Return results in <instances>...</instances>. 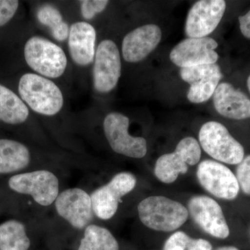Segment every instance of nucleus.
Instances as JSON below:
<instances>
[{
  "label": "nucleus",
  "mask_w": 250,
  "mask_h": 250,
  "mask_svg": "<svg viewBox=\"0 0 250 250\" xmlns=\"http://www.w3.org/2000/svg\"><path fill=\"white\" fill-rule=\"evenodd\" d=\"M18 89L22 101L39 114L54 116L63 106L62 90L52 81L41 75L24 74L20 79Z\"/></svg>",
  "instance_id": "obj_1"
},
{
  "label": "nucleus",
  "mask_w": 250,
  "mask_h": 250,
  "mask_svg": "<svg viewBox=\"0 0 250 250\" xmlns=\"http://www.w3.org/2000/svg\"><path fill=\"white\" fill-rule=\"evenodd\" d=\"M143 225L156 231H174L187 221L188 211L182 204L167 197L152 196L144 199L138 206Z\"/></svg>",
  "instance_id": "obj_2"
},
{
  "label": "nucleus",
  "mask_w": 250,
  "mask_h": 250,
  "mask_svg": "<svg viewBox=\"0 0 250 250\" xmlns=\"http://www.w3.org/2000/svg\"><path fill=\"white\" fill-rule=\"evenodd\" d=\"M24 57L29 67L47 78L62 76L67 67L66 55L62 48L39 36H33L26 42Z\"/></svg>",
  "instance_id": "obj_3"
},
{
  "label": "nucleus",
  "mask_w": 250,
  "mask_h": 250,
  "mask_svg": "<svg viewBox=\"0 0 250 250\" xmlns=\"http://www.w3.org/2000/svg\"><path fill=\"white\" fill-rule=\"evenodd\" d=\"M199 141L206 153L215 160L238 165L245 157L243 146L221 123L209 121L202 125Z\"/></svg>",
  "instance_id": "obj_4"
},
{
  "label": "nucleus",
  "mask_w": 250,
  "mask_h": 250,
  "mask_svg": "<svg viewBox=\"0 0 250 250\" xmlns=\"http://www.w3.org/2000/svg\"><path fill=\"white\" fill-rule=\"evenodd\" d=\"M201 154V148L196 139L184 138L179 141L174 152L164 154L158 159L154 174L163 183H172L179 174L187 173L188 166L198 164Z\"/></svg>",
  "instance_id": "obj_5"
},
{
  "label": "nucleus",
  "mask_w": 250,
  "mask_h": 250,
  "mask_svg": "<svg viewBox=\"0 0 250 250\" xmlns=\"http://www.w3.org/2000/svg\"><path fill=\"white\" fill-rule=\"evenodd\" d=\"M103 126L105 136L115 152L134 159H141L147 154V141L129 134V119L123 113L108 114Z\"/></svg>",
  "instance_id": "obj_6"
},
{
  "label": "nucleus",
  "mask_w": 250,
  "mask_h": 250,
  "mask_svg": "<svg viewBox=\"0 0 250 250\" xmlns=\"http://www.w3.org/2000/svg\"><path fill=\"white\" fill-rule=\"evenodd\" d=\"M9 186L18 193L31 195L36 203L44 207L52 205L59 196V179L47 170L17 174L10 178Z\"/></svg>",
  "instance_id": "obj_7"
},
{
  "label": "nucleus",
  "mask_w": 250,
  "mask_h": 250,
  "mask_svg": "<svg viewBox=\"0 0 250 250\" xmlns=\"http://www.w3.org/2000/svg\"><path fill=\"white\" fill-rule=\"evenodd\" d=\"M121 54L111 40L100 42L95 52L93 83L99 93H109L116 88L121 76Z\"/></svg>",
  "instance_id": "obj_8"
},
{
  "label": "nucleus",
  "mask_w": 250,
  "mask_h": 250,
  "mask_svg": "<svg viewBox=\"0 0 250 250\" xmlns=\"http://www.w3.org/2000/svg\"><path fill=\"white\" fill-rule=\"evenodd\" d=\"M136 179L129 172L116 174L106 185L99 188L91 194L92 206L95 214L102 220H109L118 210L121 197L136 187Z\"/></svg>",
  "instance_id": "obj_9"
},
{
  "label": "nucleus",
  "mask_w": 250,
  "mask_h": 250,
  "mask_svg": "<svg viewBox=\"0 0 250 250\" xmlns=\"http://www.w3.org/2000/svg\"><path fill=\"white\" fill-rule=\"evenodd\" d=\"M197 177L202 187L208 192L226 200H233L240 191L236 175L226 166L212 160L200 163Z\"/></svg>",
  "instance_id": "obj_10"
},
{
  "label": "nucleus",
  "mask_w": 250,
  "mask_h": 250,
  "mask_svg": "<svg viewBox=\"0 0 250 250\" xmlns=\"http://www.w3.org/2000/svg\"><path fill=\"white\" fill-rule=\"evenodd\" d=\"M223 0H200L188 14L185 33L188 38L207 37L220 24L226 10Z\"/></svg>",
  "instance_id": "obj_11"
},
{
  "label": "nucleus",
  "mask_w": 250,
  "mask_h": 250,
  "mask_svg": "<svg viewBox=\"0 0 250 250\" xmlns=\"http://www.w3.org/2000/svg\"><path fill=\"white\" fill-rule=\"evenodd\" d=\"M217 41L210 37L187 38L174 46L170 54L171 62L181 68L203 64L216 63Z\"/></svg>",
  "instance_id": "obj_12"
},
{
  "label": "nucleus",
  "mask_w": 250,
  "mask_h": 250,
  "mask_svg": "<svg viewBox=\"0 0 250 250\" xmlns=\"http://www.w3.org/2000/svg\"><path fill=\"white\" fill-rule=\"evenodd\" d=\"M189 212L195 222L207 233L225 239L230 234L228 224L221 207L209 197L195 196L188 203Z\"/></svg>",
  "instance_id": "obj_13"
},
{
  "label": "nucleus",
  "mask_w": 250,
  "mask_h": 250,
  "mask_svg": "<svg viewBox=\"0 0 250 250\" xmlns=\"http://www.w3.org/2000/svg\"><path fill=\"white\" fill-rule=\"evenodd\" d=\"M57 213L73 228L82 229L93 219L91 197L82 189L64 190L55 202Z\"/></svg>",
  "instance_id": "obj_14"
},
{
  "label": "nucleus",
  "mask_w": 250,
  "mask_h": 250,
  "mask_svg": "<svg viewBox=\"0 0 250 250\" xmlns=\"http://www.w3.org/2000/svg\"><path fill=\"white\" fill-rule=\"evenodd\" d=\"M162 31L154 24H145L125 36L122 43L123 58L126 62L144 60L160 43Z\"/></svg>",
  "instance_id": "obj_15"
},
{
  "label": "nucleus",
  "mask_w": 250,
  "mask_h": 250,
  "mask_svg": "<svg viewBox=\"0 0 250 250\" xmlns=\"http://www.w3.org/2000/svg\"><path fill=\"white\" fill-rule=\"evenodd\" d=\"M213 101L215 110L225 118L238 121L250 118V99L231 83H219Z\"/></svg>",
  "instance_id": "obj_16"
},
{
  "label": "nucleus",
  "mask_w": 250,
  "mask_h": 250,
  "mask_svg": "<svg viewBox=\"0 0 250 250\" xmlns=\"http://www.w3.org/2000/svg\"><path fill=\"white\" fill-rule=\"evenodd\" d=\"M67 39L70 57L77 65L84 66L93 62L96 31L91 24L86 22L74 23L70 28Z\"/></svg>",
  "instance_id": "obj_17"
},
{
  "label": "nucleus",
  "mask_w": 250,
  "mask_h": 250,
  "mask_svg": "<svg viewBox=\"0 0 250 250\" xmlns=\"http://www.w3.org/2000/svg\"><path fill=\"white\" fill-rule=\"evenodd\" d=\"M30 159L29 149L22 143L0 139V174L22 170L29 165Z\"/></svg>",
  "instance_id": "obj_18"
},
{
  "label": "nucleus",
  "mask_w": 250,
  "mask_h": 250,
  "mask_svg": "<svg viewBox=\"0 0 250 250\" xmlns=\"http://www.w3.org/2000/svg\"><path fill=\"white\" fill-rule=\"evenodd\" d=\"M29 111L19 95L0 83V121L20 125L27 121Z\"/></svg>",
  "instance_id": "obj_19"
},
{
  "label": "nucleus",
  "mask_w": 250,
  "mask_h": 250,
  "mask_svg": "<svg viewBox=\"0 0 250 250\" xmlns=\"http://www.w3.org/2000/svg\"><path fill=\"white\" fill-rule=\"evenodd\" d=\"M30 245L23 224L9 220L0 225V250H27Z\"/></svg>",
  "instance_id": "obj_20"
},
{
  "label": "nucleus",
  "mask_w": 250,
  "mask_h": 250,
  "mask_svg": "<svg viewBox=\"0 0 250 250\" xmlns=\"http://www.w3.org/2000/svg\"><path fill=\"white\" fill-rule=\"evenodd\" d=\"M78 250H119V245L107 229L91 225L85 228Z\"/></svg>",
  "instance_id": "obj_21"
},
{
  "label": "nucleus",
  "mask_w": 250,
  "mask_h": 250,
  "mask_svg": "<svg viewBox=\"0 0 250 250\" xmlns=\"http://www.w3.org/2000/svg\"><path fill=\"white\" fill-rule=\"evenodd\" d=\"M37 18L41 24L49 27L56 40L62 42L68 38L70 28L64 22L62 14L57 8L49 4L43 5L38 11Z\"/></svg>",
  "instance_id": "obj_22"
},
{
  "label": "nucleus",
  "mask_w": 250,
  "mask_h": 250,
  "mask_svg": "<svg viewBox=\"0 0 250 250\" xmlns=\"http://www.w3.org/2000/svg\"><path fill=\"white\" fill-rule=\"evenodd\" d=\"M223 77V73L220 72L194 82L190 85V88L188 90V100L194 104L204 103L208 101L213 97Z\"/></svg>",
  "instance_id": "obj_23"
},
{
  "label": "nucleus",
  "mask_w": 250,
  "mask_h": 250,
  "mask_svg": "<svg viewBox=\"0 0 250 250\" xmlns=\"http://www.w3.org/2000/svg\"><path fill=\"white\" fill-rule=\"evenodd\" d=\"M220 72H222L221 69L218 64H203V65H196V66L181 68L180 77L184 82L190 85L197 81L216 75Z\"/></svg>",
  "instance_id": "obj_24"
},
{
  "label": "nucleus",
  "mask_w": 250,
  "mask_h": 250,
  "mask_svg": "<svg viewBox=\"0 0 250 250\" xmlns=\"http://www.w3.org/2000/svg\"><path fill=\"white\" fill-rule=\"evenodd\" d=\"M236 177L240 188L246 195H250V154L238 164Z\"/></svg>",
  "instance_id": "obj_25"
},
{
  "label": "nucleus",
  "mask_w": 250,
  "mask_h": 250,
  "mask_svg": "<svg viewBox=\"0 0 250 250\" xmlns=\"http://www.w3.org/2000/svg\"><path fill=\"white\" fill-rule=\"evenodd\" d=\"M80 2L82 17L85 20H91L97 14L103 12L109 1L105 0H83Z\"/></svg>",
  "instance_id": "obj_26"
},
{
  "label": "nucleus",
  "mask_w": 250,
  "mask_h": 250,
  "mask_svg": "<svg viewBox=\"0 0 250 250\" xmlns=\"http://www.w3.org/2000/svg\"><path fill=\"white\" fill-rule=\"evenodd\" d=\"M16 0H0V27H4L14 18L19 7Z\"/></svg>",
  "instance_id": "obj_27"
},
{
  "label": "nucleus",
  "mask_w": 250,
  "mask_h": 250,
  "mask_svg": "<svg viewBox=\"0 0 250 250\" xmlns=\"http://www.w3.org/2000/svg\"><path fill=\"white\" fill-rule=\"evenodd\" d=\"M191 239L187 233L177 231L166 241L164 250H187Z\"/></svg>",
  "instance_id": "obj_28"
},
{
  "label": "nucleus",
  "mask_w": 250,
  "mask_h": 250,
  "mask_svg": "<svg viewBox=\"0 0 250 250\" xmlns=\"http://www.w3.org/2000/svg\"><path fill=\"white\" fill-rule=\"evenodd\" d=\"M240 29L246 39H250V10L246 14L238 18Z\"/></svg>",
  "instance_id": "obj_29"
},
{
  "label": "nucleus",
  "mask_w": 250,
  "mask_h": 250,
  "mask_svg": "<svg viewBox=\"0 0 250 250\" xmlns=\"http://www.w3.org/2000/svg\"><path fill=\"white\" fill-rule=\"evenodd\" d=\"M212 246L209 242L205 239H191L187 250H211Z\"/></svg>",
  "instance_id": "obj_30"
},
{
  "label": "nucleus",
  "mask_w": 250,
  "mask_h": 250,
  "mask_svg": "<svg viewBox=\"0 0 250 250\" xmlns=\"http://www.w3.org/2000/svg\"><path fill=\"white\" fill-rule=\"evenodd\" d=\"M215 250H240L238 248L235 246H224L219 248L218 249Z\"/></svg>",
  "instance_id": "obj_31"
},
{
  "label": "nucleus",
  "mask_w": 250,
  "mask_h": 250,
  "mask_svg": "<svg viewBox=\"0 0 250 250\" xmlns=\"http://www.w3.org/2000/svg\"><path fill=\"white\" fill-rule=\"evenodd\" d=\"M247 85H248V89H249L250 92V75L248 78V81H247Z\"/></svg>",
  "instance_id": "obj_32"
}]
</instances>
